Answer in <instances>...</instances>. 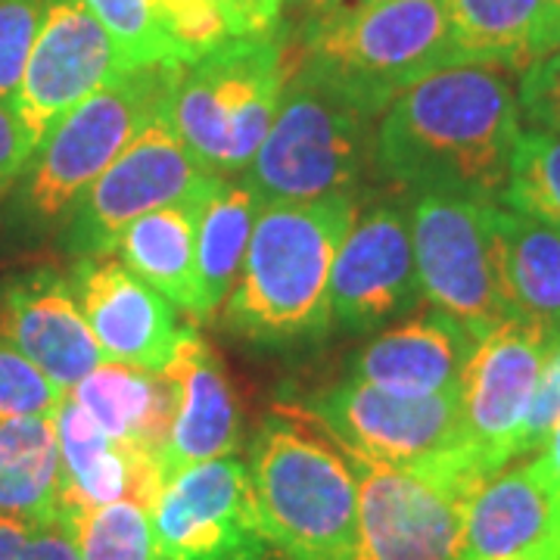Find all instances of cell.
Returning <instances> with one entry per match:
<instances>
[{"label":"cell","instance_id":"obj_38","mask_svg":"<svg viewBox=\"0 0 560 560\" xmlns=\"http://www.w3.org/2000/svg\"><path fill=\"white\" fill-rule=\"evenodd\" d=\"M536 467H539L541 474L548 477V482L555 486L560 492V420L551 427V433H548V440L539 448V455H536Z\"/></svg>","mask_w":560,"mask_h":560},{"label":"cell","instance_id":"obj_13","mask_svg":"<svg viewBox=\"0 0 560 560\" xmlns=\"http://www.w3.org/2000/svg\"><path fill=\"white\" fill-rule=\"evenodd\" d=\"M558 340L521 318L482 334L460 377V452L482 477L517 458V436Z\"/></svg>","mask_w":560,"mask_h":560},{"label":"cell","instance_id":"obj_41","mask_svg":"<svg viewBox=\"0 0 560 560\" xmlns=\"http://www.w3.org/2000/svg\"><path fill=\"white\" fill-rule=\"evenodd\" d=\"M555 3H558V10H560V0H555Z\"/></svg>","mask_w":560,"mask_h":560},{"label":"cell","instance_id":"obj_7","mask_svg":"<svg viewBox=\"0 0 560 560\" xmlns=\"http://www.w3.org/2000/svg\"><path fill=\"white\" fill-rule=\"evenodd\" d=\"M283 79L278 35L231 38L184 66L172 121L190 156L221 178L246 172L278 113Z\"/></svg>","mask_w":560,"mask_h":560},{"label":"cell","instance_id":"obj_10","mask_svg":"<svg viewBox=\"0 0 560 560\" xmlns=\"http://www.w3.org/2000/svg\"><path fill=\"white\" fill-rule=\"evenodd\" d=\"M219 180L190 156L168 109L75 200L66 243L79 259L113 256L131 221L172 202L200 200Z\"/></svg>","mask_w":560,"mask_h":560},{"label":"cell","instance_id":"obj_37","mask_svg":"<svg viewBox=\"0 0 560 560\" xmlns=\"http://www.w3.org/2000/svg\"><path fill=\"white\" fill-rule=\"evenodd\" d=\"M32 143L22 128L20 116L10 103L0 101V200L7 197V190L22 178L25 165L32 160Z\"/></svg>","mask_w":560,"mask_h":560},{"label":"cell","instance_id":"obj_2","mask_svg":"<svg viewBox=\"0 0 560 560\" xmlns=\"http://www.w3.org/2000/svg\"><path fill=\"white\" fill-rule=\"evenodd\" d=\"M355 212L352 194L259 206L241 275L224 300V324L259 346L327 334L330 271Z\"/></svg>","mask_w":560,"mask_h":560},{"label":"cell","instance_id":"obj_39","mask_svg":"<svg viewBox=\"0 0 560 560\" xmlns=\"http://www.w3.org/2000/svg\"><path fill=\"white\" fill-rule=\"evenodd\" d=\"M371 3H383V0H308L300 10L302 22L318 20V16H334V13H349V10H361Z\"/></svg>","mask_w":560,"mask_h":560},{"label":"cell","instance_id":"obj_28","mask_svg":"<svg viewBox=\"0 0 560 560\" xmlns=\"http://www.w3.org/2000/svg\"><path fill=\"white\" fill-rule=\"evenodd\" d=\"M501 206L560 228V135L526 128L517 135Z\"/></svg>","mask_w":560,"mask_h":560},{"label":"cell","instance_id":"obj_6","mask_svg":"<svg viewBox=\"0 0 560 560\" xmlns=\"http://www.w3.org/2000/svg\"><path fill=\"white\" fill-rule=\"evenodd\" d=\"M184 66H140L72 106L35 147L22 172L25 212L38 221L69 215L81 194L135 140L172 109Z\"/></svg>","mask_w":560,"mask_h":560},{"label":"cell","instance_id":"obj_30","mask_svg":"<svg viewBox=\"0 0 560 560\" xmlns=\"http://www.w3.org/2000/svg\"><path fill=\"white\" fill-rule=\"evenodd\" d=\"M119 47L128 69L178 66L162 22V0H81Z\"/></svg>","mask_w":560,"mask_h":560},{"label":"cell","instance_id":"obj_14","mask_svg":"<svg viewBox=\"0 0 560 560\" xmlns=\"http://www.w3.org/2000/svg\"><path fill=\"white\" fill-rule=\"evenodd\" d=\"M121 72H128V66L119 47L81 0H47L13 103L32 150L72 106Z\"/></svg>","mask_w":560,"mask_h":560},{"label":"cell","instance_id":"obj_11","mask_svg":"<svg viewBox=\"0 0 560 560\" xmlns=\"http://www.w3.org/2000/svg\"><path fill=\"white\" fill-rule=\"evenodd\" d=\"M302 415L337 442L346 458L383 467L415 470L460 448V389L396 396L349 377L308 399Z\"/></svg>","mask_w":560,"mask_h":560},{"label":"cell","instance_id":"obj_4","mask_svg":"<svg viewBox=\"0 0 560 560\" xmlns=\"http://www.w3.org/2000/svg\"><path fill=\"white\" fill-rule=\"evenodd\" d=\"M296 62L381 119L401 91L464 60L445 0H383L302 22Z\"/></svg>","mask_w":560,"mask_h":560},{"label":"cell","instance_id":"obj_34","mask_svg":"<svg viewBox=\"0 0 560 560\" xmlns=\"http://www.w3.org/2000/svg\"><path fill=\"white\" fill-rule=\"evenodd\" d=\"M517 103L521 119L529 121V128L560 135V47L523 69Z\"/></svg>","mask_w":560,"mask_h":560},{"label":"cell","instance_id":"obj_1","mask_svg":"<svg viewBox=\"0 0 560 560\" xmlns=\"http://www.w3.org/2000/svg\"><path fill=\"white\" fill-rule=\"evenodd\" d=\"M521 135L511 72L458 62L420 79L386 106L374 131L383 178L418 194L499 202Z\"/></svg>","mask_w":560,"mask_h":560},{"label":"cell","instance_id":"obj_23","mask_svg":"<svg viewBox=\"0 0 560 560\" xmlns=\"http://www.w3.org/2000/svg\"><path fill=\"white\" fill-rule=\"evenodd\" d=\"M492 231L511 315L560 342V228L495 202Z\"/></svg>","mask_w":560,"mask_h":560},{"label":"cell","instance_id":"obj_42","mask_svg":"<svg viewBox=\"0 0 560 560\" xmlns=\"http://www.w3.org/2000/svg\"><path fill=\"white\" fill-rule=\"evenodd\" d=\"M558 560H560V558H558Z\"/></svg>","mask_w":560,"mask_h":560},{"label":"cell","instance_id":"obj_29","mask_svg":"<svg viewBox=\"0 0 560 560\" xmlns=\"http://www.w3.org/2000/svg\"><path fill=\"white\" fill-rule=\"evenodd\" d=\"M81 560H156L150 508L135 499L101 504L75 521Z\"/></svg>","mask_w":560,"mask_h":560},{"label":"cell","instance_id":"obj_9","mask_svg":"<svg viewBox=\"0 0 560 560\" xmlns=\"http://www.w3.org/2000/svg\"><path fill=\"white\" fill-rule=\"evenodd\" d=\"M492 206L458 194H418L411 206L420 293L477 337L514 318L501 290Z\"/></svg>","mask_w":560,"mask_h":560},{"label":"cell","instance_id":"obj_40","mask_svg":"<svg viewBox=\"0 0 560 560\" xmlns=\"http://www.w3.org/2000/svg\"><path fill=\"white\" fill-rule=\"evenodd\" d=\"M293 3H296V7H300V10H302V7H305V3H308V0H293Z\"/></svg>","mask_w":560,"mask_h":560},{"label":"cell","instance_id":"obj_20","mask_svg":"<svg viewBox=\"0 0 560 560\" xmlns=\"http://www.w3.org/2000/svg\"><path fill=\"white\" fill-rule=\"evenodd\" d=\"M480 337L440 308L386 327L349 361V377L396 396L458 393Z\"/></svg>","mask_w":560,"mask_h":560},{"label":"cell","instance_id":"obj_17","mask_svg":"<svg viewBox=\"0 0 560 560\" xmlns=\"http://www.w3.org/2000/svg\"><path fill=\"white\" fill-rule=\"evenodd\" d=\"M172 389V427L156 460L160 482L202 460L241 448V401L221 359L194 327H184L168 364L160 371Z\"/></svg>","mask_w":560,"mask_h":560},{"label":"cell","instance_id":"obj_36","mask_svg":"<svg viewBox=\"0 0 560 560\" xmlns=\"http://www.w3.org/2000/svg\"><path fill=\"white\" fill-rule=\"evenodd\" d=\"M283 3L287 0H219V10L231 38H268L278 35Z\"/></svg>","mask_w":560,"mask_h":560},{"label":"cell","instance_id":"obj_24","mask_svg":"<svg viewBox=\"0 0 560 560\" xmlns=\"http://www.w3.org/2000/svg\"><path fill=\"white\" fill-rule=\"evenodd\" d=\"M69 396L128 452L153 464L160 460L172 427V389L162 374L103 361Z\"/></svg>","mask_w":560,"mask_h":560},{"label":"cell","instance_id":"obj_12","mask_svg":"<svg viewBox=\"0 0 560 560\" xmlns=\"http://www.w3.org/2000/svg\"><path fill=\"white\" fill-rule=\"evenodd\" d=\"M156 560H268L249 467L237 455L202 460L150 504Z\"/></svg>","mask_w":560,"mask_h":560},{"label":"cell","instance_id":"obj_16","mask_svg":"<svg viewBox=\"0 0 560 560\" xmlns=\"http://www.w3.org/2000/svg\"><path fill=\"white\" fill-rule=\"evenodd\" d=\"M72 290L106 361L150 374L168 364L187 324H180L175 305L160 290L125 268L121 259H79Z\"/></svg>","mask_w":560,"mask_h":560},{"label":"cell","instance_id":"obj_22","mask_svg":"<svg viewBox=\"0 0 560 560\" xmlns=\"http://www.w3.org/2000/svg\"><path fill=\"white\" fill-rule=\"evenodd\" d=\"M452 38L464 62H486L508 72L529 69L560 47L555 0H445Z\"/></svg>","mask_w":560,"mask_h":560},{"label":"cell","instance_id":"obj_18","mask_svg":"<svg viewBox=\"0 0 560 560\" xmlns=\"http://www.w3.org/2000/svg\"><path fill=\"white\" fill-rule=\"evenodd\" d=\"M0 340L20 349L62 389H72L106 361L75 300L72 280L54 268H38L3 283Z\"/></svg>","mask_w":560,"mask_h":560},{"label":"cell","instance_id":"obj_27","mask_svg":"<svg viewBox=\"0 0 560 560\" xmlns=\"http://www.w3.org/2000/svg\"><path fill=\"white\" fill-rule=\"evenodd\" d=\"M259 215V200L246 184L221 178L197 212V275H200V320L221 312L241 275L243 256Z\"/></svg>","mask_w":560,"mask_h":560},{"label":"cell","instance_id":"obj_32","mask_svg":"<svg viewBox=\"0 0 560 560\" xmlns=\"http://www.w3.org/2000/svg\"><path fill=\"white\" fill-rule=\"evenodd\" d=\"M47 0H0V101L16 103Z\"/></svg>","mask_w":560,"mask_h":560},{"label":"cell","instance_id":"obj_8","mask_svg":"<svg viewBox=\"0 0 560 560\" xmlns=\"http://www.w3.org/2000/svg\"><path fill=\"white\" fill-rule=\"evenodd\" d=\"M349 464L359 482L355 560H458L467 504L489 480L460 448L415 470Z\"/></svg>","mask_w":560,"mask_h":560},{"label":"cell","instance_id":"obj_19","mask_svg":"<svg viewBox=\"0 0 560 560\" xmlns=\"http://www.w3.org/2000/svg\"><path fill=\"white\" fill-rule=\"evenodd\" d=\"M560 492L536 467H504L467 504L458 560H558Z\"/></svg>","mask_w":560,"mask_h":560},{"label":"cell","instance_id":"obj_25","mask_svg":"<svg viewBox=\"0 0 560 560\" xmlns=\"http://www.w3.org/2000/svg\"><path fill=\"white\" fill-rule=\"evenodd\" d=\"M200 200L172 202L135 219L121 231L116 253L125 268L160 290L172 305L200 318L197 275V212Z\"/></svg>","mask_w":560,"mask_h":560},{"label":"cell","instance_id":"obj_35","mask_svg":"<svg viewBox=\"0 0 560 560\" xmlns=\"http://www.w3.org/2000/svg\"><path fill=\"white\" fill-rule=\"evenodd\" d=\"M560 420V342L551 349V355L541 368L539 386L529 405V415L523 420L521 436H517V458L539 452L551 427Z\"/></svg>","mask_w":560,"mask_h":560},{"label":"cell","instance_id":"obj_15","mask_svg":"<svg viewBox=\"0 0 560 560\" xmlns=\"http://www.w3.org/2000/svg\"><path fill=\"white\" fill-rule=\"evenodd\" d=\"M423 300L411 224L401 206L381 202L355 219L330 271V320L374 330Z\"/></svg>","mask_w":560,"mask_h":560},{"label":"cell","instance_id":"obj_21","mask_svg":"<svg viewBox=\"0 0 560 560\" xmlns=\"http://www.w3.org/2000/svg\"><path fill=\"white\" fill-rule=\"evenodd\" d=\"M54 427L62 467V517L72 526L101 504L135 499L150 508L160 495L156 464L119 445L72 396L57 408Z\"/></svg>","mask_w":560,"mask_h":560},{"label":"cell","instance_id":"obj_26","mask_svg":"<svg viewBox=\"0 0 560 560\" xmlns=\"http://www.w3.org/2000/svg\"><path fill=\"white\" fill-rule=\"evenodd\" d=\"M0 514L32 523H69L62 517L54 418L0 420Z\"/></svg>","mask_w":560,"mask_h":560},{"label":"cell","instance_id":"obj_31","mask_svg":"<svg viewBox=\"0 0 560 560\" xmlns=\"http://www.w3.org/2000/svg\"><path fill=\"white\" fill-rule=\"evenodd\" d=\"M69 389H62L32 361L0 340V420L54 418Z\"/></svg>","mask_w":560,"mask_h":560},{"label":"cell","instance_id":"obj_3","mask_svg":"<svg viewBox=\"0 0 560 560\" xmlns=\"http://www.w3.org/2000/svg\"><path fill=\"white\" fill-rule=\"evenodd\" d=\"M246 467L271 551L283 560H355L352 464L300 408H278L261 420Z\"/></svg>","mask_w":560,"mask_h":560},{"label":"cell","instance_id":"obj_33","mask_svg":"<svg viewBox=\"0 0 560 560\" xmlns=\"http://www.w3.org/2000/svg\"><path fill=\"white\" fill-rule=\"evenodd\" d=\"M0 560H81L75 526L0 514Z\"/></svg>","mask_w":560,"mask_h":560},{"label":"cell","instance_id":"obj_5","mask_svg":"<svg viewBox=\"0 0 560 560\" xmlns=\"http://www.w3.org/2000/svg\"><path fill=\"white\" fill-rule=\"evenodd\" d=\"M374 121L334 84L293 62L243 184L259 206L352 194L364 165L374 162Z\"/></svg>","mask_w":560,"mask_h":560}]
</instances>
